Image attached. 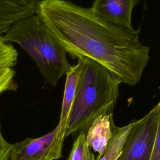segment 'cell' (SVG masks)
<instances>
[{"mask_svg":"<svg viewBox=\"0 0 160 160\" xmlns=\"http://www.w3.org/2000/svg\"><path fill=\"white\" fill-rule=\"evenodd\" d=\"M137 121L122 127L113 125L112 136L102 156L98 160H118L120 158L128 135Z\"/></svg>","mask_w":160,"mask_h":160,"instance_id":"cell-10","label":"cell"},{"mask_svg":"<svg viewBox=\"0 0 160 160\" xmlns=\"http://www.w3.org/2000/svg\"><path fill=\"white\" fill-rule=\"evenodd\" d=\"M36 14L72 58L99 63L120 83L138 84L149 59L139 29L129 30L104 21L91 8L66 0H40Z\"/></svg>","mask_w":160,"mask_h":160,"instance_id":"cell-1","label":"cell"},{"mask_svg":"<svg viewBox=\"0 0 160 160\" xmlns=\"http://www.w3.org/2000/svg\"><path fill=\"white\" fill-rule=\"evenodd\" d=\"M138 2L139 0H94L91 9L96 16L106 22L134 30L131 15Z\"/></svg>","mask_w":160,"mask_h":160,"instance_id":"cell-6","label":"cell"},{"mask_svg":"<svg viewBox=\"0 0 160 160\" xmlns=\"http://www.w3.org/2000/svg\"><path fill=\"white\" fill-rule=\"evenodd\" d=\"M11 146V144L9 143L3 136L0 122V160H8Z\"/></svg>","mask_w":160,"mask_h":160,"instance_id":"cell-15","label":"cell"},{"mask_svg":"<svg viewBox=\"0 0 160 160\" xmlns=\"http://www.w3.org/2000/svg\"><path fill=\"white\" fill-rule=\"evenodd\" d=\"M59 127L37 138H28L11 144L8 160H57L62 157L64 140L59 136Z\"/></svg>","mask_w":160,"mask_h":160,"instance_id":"cell-5","label":"cell"},{"mask_svg":"<svg viewBox=\"0 0 160 160\" xmlns=\"http://www.w3.org/2000/svg\"><path fill=\"white\" fill-rule=\"evenodd\" d=\"M82 68L76 95L69 116L66 137L85 132L98 117L112 114L121 84L104 67L81 58Z\"/></svg>","mask_w":160,"mask_h":160,"instance_id":"cell-2","label":"cell"},{"mask_svg":"<svg viewBox=\"0 0 160 160\" xmlns=\"http://www.w3.org/2000/svg\"><path fill=\"white\" fill-rule=\"evenodd\" d=\"M158 103L131 129L118 160H149L156 136Z\"/></svg>","mask_w":160,"mask_h":160,"instance_id":"cell-4","label":"cell"},{"mask_svg":"<svg viewBox=\"0 0 160 160\" xmlns=\"http://www.w3.org/2000/svg\"><path fill=\"white\" fill-rule=\"evenodd\" d=\"M2 38L21 47L36 64L44 81L51 86H56L72 67L65 48L36 14L14 24Z\"/></svg>","mask_w":160,"mask_h":160,"instance_id":"cell-3","label":"cell"},{"mask_svg":"<svg viewBox=\"0 0 160 160\" xmlns=\"http://www.w3.org/2000/svg\"><path fill=\"white\" fill-rule=\"evenodd\" d=\"M15 75L16 71L12 68H0V95L6 91H16Z\"/></svg>","mask_w":160,"mask_h":160,"instance_id":"cell-13","label":"cell"},{"mask_svg":"<svg viewBox=\"0 0 160 160\" xmlns=\"http://www.w3.org/2000/svg\"><path fill=\"white\" fill-rule=\"evenodd\" d=\"M40 0H0V35L18 21L36 13Z\"/></svg>","mask_w":160,"mask_h":160,"instance_id":"cell-7","label":"cell"},{"mask_svg":"<svg viewBox=\"0 0 160 160\" xmlns=\"http://www.w3.org/2000/svg\"><path fill=\"white\" fill-rule=\"evenodd\" d=\"M67 160H96L94 154L87 144L85 132H79L74 141Z\"/></svg>","mask_w":160,"mask_h":160,"instance_id":"cell-11","label":"cell"},{"mask_svg":"<svg viewBox=\"0 0 160 160\" xmlns=\"http://www.w3.org/2000/svg\"><path fill=\"white\" fill-rule=\"evenodd\" d=\"M82 68V61L81 58L78 59V63L72 66L66 74V79L62 98L61 111L59 127V138L64 141L66 138V130L69 116L73 104L79 84L80 75Z\"/></svg>","mask_w":160,"mask_h":160,"instance_id":"cell-8","label":"cell"},{"mask_svg":"<svg viewBox=\"0 0 160 160\" xmlns=\"http://www.w3.org/2000/svg\"><path fill=\"white\" fill-rule=\"evenodd\" d=\"M17 50L11 43L6 42L0 36V68L15 66L18 60Z\"/></svg>","mask_w":160,"mask_h":160,"instance_id":"cell-12","label":"cell"},{"mask_svg":"<svg viewBox=\"0 0 160 160\" xmlns=\"http://www.w3.org/2000/svg\"><path fill=\"white\" fill-rule=\"evenodd\" d=\"M114 122L112 114H105L97 118L88 128L86 134L88 146L97 152L98 160L104 154L112 136Z\"/></svg>","mask_w":160,"mask_h":160,"instance_id":"cell-9","label":"cell"},{"mask_svg":"<svg viewBox=\"0 0 160 160\" xmlns=\"http://www.w3.org/2000/svg\"><path fill=\"white\" fill-rule=\"evenodd\" d=\"M158 104L159 107V111L158 130L152 151L149 160H160V101H159Z\"/></svg>","mask_w":160,"mask_h":160,"instance_id":"cell-14","label":"cell"}]
</instances>
